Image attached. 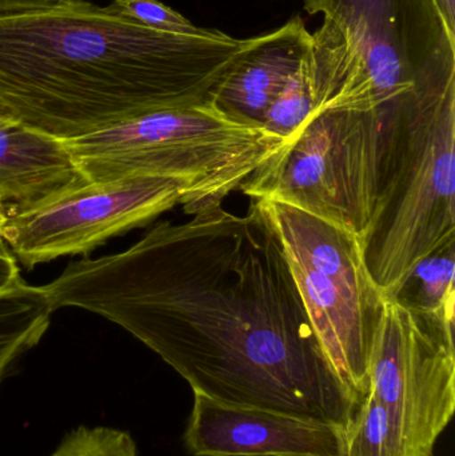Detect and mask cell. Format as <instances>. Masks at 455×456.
Masks as SVG:
<instances>
[{
    "label": "cell",
    "mask_w": 455,
    "mask_h": 456,
    "mask_svg": "<svg viewBox=\"0 0 455 456\" xmlns=\"http://www.w3.org/2000/svg\"><path fill=\"white\" fill-rule=\"evenodd\" d=\"M0 119H2V118H0Z\"/></svg>",
    "instance_id": "obj_23"
},
{
    "label": "cell",
    "mask_w": 455,
    "mask_h": 456,
    "mask_svg": "<svg viewBox=\"0 0 455 456\" xmlns=\"http://www.w3.org/2000/svg\"><path fill=\"white\" fill-rule=\"evenodd\" d=\"M88 181L63 141L0 119V202L20 213Z\"/></svg>",
    "instance_id": "obj_12"
},
{
    "label": "cell",
    "mask_w": 455,
    "mask_h": 456,
    "mask_svg": "<svg viewBox=\"0 0 455 456\" xmlns=\"http://www.w3.org/2000/svg\"><path fill=\"white\" fill-rule=\"evenodd\" d=\"M58 2L61 0H0V13L35 10V8L47 7Z\"/></svg>",
    "instance_id": "obj_20"
},
{
    "label": "cell",
    "mask_w": 455,
    "mask_h": 456,
    "mask_svg": "<svg viewBox=\"0 0 455 456\" xmlns=\"http://www.w3.org/2000/svg\"><path fill=\"white\" fill-rule=\"evenodd\" d=\"M253 200L282 247L329 363L362 402L385 299L366 267L360 236L296 206Z\"/></svg>",
    "instance_id": "obj_6"
},
{
    "label": "cell",
    "mask_w": 455,
    "mask_h": 456,
    "mask_svg": "<svg viewBox=\"0 0 455 456\" xmlns=\"http://www.w3.org/2000/svg\"><path fill=\"white\" fill-rule=\"evenodd\" d=\"M366 267L385 300L455 241V83L422 91L387 120Z\"/></svg>",
    "instance_id": "obj_4"
},
{
    "label": "cell",
    "mask_w": 455,
    "mask_h": 456,
    "mask_svg": "<svg viewBox=\"0 0 455 456\" xmlns=\"http://www.w3.org/2000/svg\"><path fill=\"white\" fill-rule=\"evenodd\" d=\"M106 10L111 15L168 34L206 37L214 32V29L195 26L189 19L159 0H112Z\"/></svg>",
    "instance_id": "obj_17"
},
{
    "label": "cell",
    "mask_w": 455,
    "mask_h": 456,
    "mask_svg": "<svg viewBox=\"0 0 455 456\" xmlns=\"http://www.w3.org/2000/svg\"><path fill=\"white\" fill-rule=\"evenodd\" d=\"M435 2L449 31L455 35V0H435Z\"/></svg>",
    "instance_id": "obj_21"
},
{
    "label": "cell",
    "mask_w": 455,
    "mask_h": 456,
    "mask_svg": "<svg viewBox=\"0 0 455 456\" xmlns=\"http://www.w3.org/2000/svg\"><path fill=\"white\" fill-rule=\"evenodd\" d=\"M53 310L109 319L194 394L349 425L361 402L329 363L280 241L253 203L160 222L118 254L69 263L42 286Z\"/></svg>",
    "instance_id": "obj_1"
},
{
    "label": "cell",
    "mask_w": 455,
    "mask_h": 456,
    "mask_svg": "<svg viewBox=\"0 0 455 456\" xmlns=\"http://www.w3.org/2000/svg\"><path fill=\"white\" fill-rule=\"evenodd\" d=\"M455 241L422 260L395 300L417 313L454 327Z\"/></svg>",
    "instance_id": "obj_14"
},
{
    "label": "cell",
    "mask_w": 455,
    "mask_h": 456,
    "mask_svg": "<svg viewBox=\"0 0 455 456\" xmlns=\"http://www.w3.org/2000/svg\"><path fill=\"white\" fill-rule=\"evenodd\" d=\"M53 311L42 286L20 278L0 289V383L16 359L40 342Z\"/></svg>",
    "instance_id": "obj_13"
},
{
    "label": "cell",
    "mask_w": 455,
    "mask_h": 456,
    "mask_svg": "<svg viewBox=\"0 0 455 456\" xmlns=\"http://www.w3.org/2000/svg\"><path fill=\"white\" fill-rule=\"evenodd\" d=\"M312 47L302 18L261 37H251L230 71L216 86L211 102L230 117L262 126L264 114Z\"/></svg>",
    "instance_id": "obj_11"
},
{
    "label": "cell",
    "mask_w": 455,
    "mask_h": 456,
    "mask_svg": "<svg viewBox=\"0 0 455 456\" xmlns=\"http://www.w3.org/2000/svg\"><path fill=\"white\" fill-rule=\"evenodd\" d=\"M338 456H394L386 410L370 394L345 428Z\"/></svg>",
    "instance_id": "obj_16"
},
{
    "label": "cell",
    "mask_w": 455,
    "mask_h": 456,
    "mask_svg": "<svg viewBox=\"0 0 455 456\" xmlns=\"http://www.w3.org/2000/svg\"><path fill=\"white\" fill-rule=\"evenodd\" d=\"M189 184L165 176L88 182L50 202L7 214L0 236L26 268L88 254L115 236L143 227L182 205Z\"/></svg>",
    "instance_id": "obj_9"
},
{
    "label": "cell",
    "mask_w": 455,
    "mask_h": 456,
    "mask_svg": "<svg viewBox=\"0 0 455 456\" xmlns=\"http://www.w3.org/2000/svg\"><path fill=\"white\" fill-rule=\"evenodd\" d=\"M63 143L88 182L133 176L186 182L189 195L181 206L189 216L242 191L288 146L213 102L146 112Z\"/></svg>",
    "instance_id": "obj_5"
},
{
    "label": "cell",
    "mask_w": 455,
    "mask_h": 456,
    "mask_svg": "<svg viewBox=\"0 0 455 456\" xmlns=\"http://www.w3.org/2000/svg\"><path fill=\"white\" fill-rule=\"evenodd\" d=\"M368 394L386 410L394 456H433L455 411L454 327L385 300Z\"/></svg>",
    "instance_id": "obj_8"
},
{
    "label": "cell",
    "mask_w": 455,
    "mask_h": 456,
    "mask_svg": "<svg viewBox=\"0 0 455 456\" xmlns=\"http://www.w3.org/2000/svg\"><path fill=\"white\" fill-rule=\"evenodd\" d=\"M184 444L194 456H338L344 428L194 394Z\"/></svg>",
    "instance_id": "obj_10"
},
{
    "label": "cell",
    "mask_w": 455,
    "mask_h": 456,
    "mask_svg": "<svg viewBox=\"0 0 455 456\" xmlns=\"http://www.w3.org/2000/svg\"><path fill=\"white\" fill-rule=\"evenodd\" d=\"M386 126L378 111L313 114L242 192L296 206L362 239L376 208Z\"/></svg>",
    "instance_id": "obj_7"
},
{
    "label": "cell",
    "mask_w": 455,
    "mask_h": 456,
    "mask_svg": "<svg viewBox=\"0 0 455 456\" xmlns=\"http://www.w3.org/2000/svg\"><path fill=\"white\" fill-rule=\"evenodd\" d=\"M50 456H138L133 436L111 428H75Z\"/></svg>",
    "instance_id": "obj_18"
},
{
    "label": "cell",
    "mask_w": 455,
    "mask_h": 456,
    "mask_svg": "<svg viewBox=\"0 0 455 456\" xmlns=\"http://www.w3.org/2000/svg\"><path fill=\"white\" fill-rule=\"evenodd\" d=\"M312 34L314 111H378L455 83V35L435 0H304ZM312 114V115H313Z\"/></svg>",
    "instance_id": "obj_3"
},
{
    "label": "cell",
    "mask_w": 455,
    "mask_h": 456,
    "mask_svg": "<svg viewBox=\"0 0 455 456\" xmlns=\"http://www.w3.org/2000/svg\"><path fill=\"white\" fill-rule=\"evenodd\" d=\"M5 219H7V208L4 203L0 202V228L4 224Z\"/></svg>",
    "instance_id": "obj_22"
},
{
    "label": "cell",
    "mask_w": 455,
    "mask_h": 456,
    "mask_svg": "<svg viewBox=\"0 0 455 456\" xmlns=\"http://www.w3.org/2000/svg\"><path fill=\"white\" fill-rule=\"evenodd\" d=\"M250 42L157 31L85 0L0 13V118L66 141L207 103Z\"/></svg>",
    "instance_id": "obj_2"
},
{
    "label": "cell",
    "mask_w": 455,
    "mask_h": 456,
    "mask_svg": "<svg viewBox=\"0 0 455 456\" xmlns=\"http://www.w3.org/2000/svg\"><path fill=\"white\" fill-rule=\"evenodd\" d=\"M20 278L18 260L0 236V289H7Z\"/></svg>",
    "instance_id": "obj_19"
},
{
    "label": "cell",
    "mask_w": 455,
    "mask_h": 456,
    "mask_svg": "<svg viewBox=\"0 0 455 456\" xmlns=\"http://www.w3.org/2000/svg\"><path fill=\"white\" fill-rule=\"evenodd\" d=\"M313 111L312 69L307 53L297 71L288 77L285 87L270 104L262 127L290 144L306 125Z\"/></svg>",
    "instance_id": "obj_15"
}]
</instances>
